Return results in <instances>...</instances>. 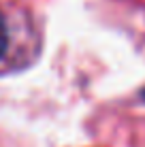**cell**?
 Masks as SVG:
<instances>
[{"label":"cell","mask_w":145,"mask_h":147,"mask_svg":"<svg viewBox=\"0 0 145 147\" xmlns=\"http://www.w3.org/2000/svg\"><path fill=\"white\" fill-rule=\"evenodd\" d=\"M36 40L28 15L17 7L0 2V75L32 62Z\"/></svg>","instance_id":"6da1fadb"},{"label":"cell","mask_w":145,"mask_h":147,"mask_svg":"<svg viewBox=\"0 0 145 147\" xmlns=\"http://www.w3.org/2000/svg\"><path fill=\"white\" fill-rule=\"evenodd\" d=\"M143 98H145V92H143Z\"/></svg>","instance_id":"7a4b0ae2"}]
</instances>
